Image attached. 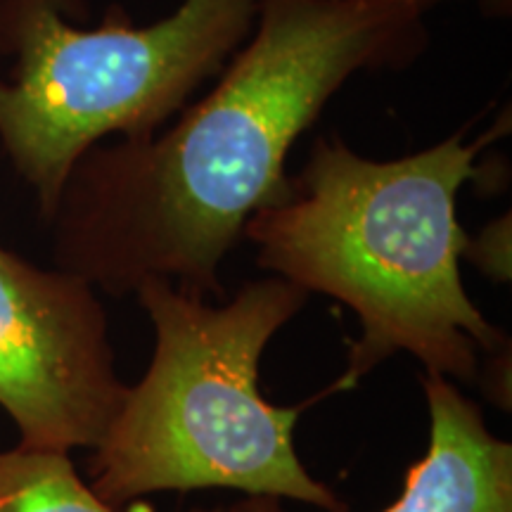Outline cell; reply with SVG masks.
Instances as JSON below:
<instances>
[{"instance_id":"cell-1","label":"cell","mask_w":512,"mask_h":512,"mask_svg":"<svg viewBox=\"0 0 512 512\" xmlns=\"http://www.w3.org/2000/svg\"><path fill=\"white\" fill-rule=\"evenodd\" d=\"M441 0H259L252 34L202 100L150 136L95 145L48 223L55 264L112 297L166 280L226 299L221 266L285 195L287 155L358 72L403 69Z\"/></svg>"},{"instance_id":"cell-2","label":"cell","mask_w":512,"mask_h":512,"mask_svg":"<svg viewBox=\"0 0 512 512\" xmlns=\"http://www.w3.org/2000/svg\"><path fill=\"white\" fill-rule=\"evenodd\" d=\"M508 128L505 112L477 138L460 128L392 162L320 136L285 195L247 221L259 268L356 313L361 337L337 392L401 351L427 375L472 384L482 356L510 342L465 292L460 261L470 235L456 216L460 188L479 171L477 155Z\"/></svg>"},{"instance_id":"cell-3","label":"cell","mask_w":512,"mask_h":512,"mask_svg":"<svg viewBox=\"0 0 512 512\" xmlns=\"http://www.w3.org/2000/svg\"><path fill=\"white\" fill-rule=\"evenodd\" d=\"M133 294L155 328V351L93 448L95 494L117 508L150 494L233 489L349 512L294 446L313 401L280 408L259 387L266 347L309 294L278 275L249 280L219 304L155 278Z\"/></svg>"},{"instance_id":"cell-4","label":"cell","mask_w":512,"mask_h":512,"mask_svg":"<svg viewBox=\"0 0 512 512\" xmlns=\"http://www.w3.org/2000/svg\"><path fill=\"white\" fill-rule=\"evenodd\" d=\"M74 0H0V143L50 219L74 164L110 136H150L221 74L252 34L259 0H183L136 27L114 5L95 29L62 12Z\"/></svg>"},{"instance_id":"cell-5","label":"cell","mask_w":512,"mask_h":512,"mask_svg":"<svg viewBox=\"0 0 512 512\" xmlns=\"http://www.w3.org/2000/svg\"><path fill=\"white\" fill-rule=\"evenodd\" d=\"M126 389L95 287L0 245V408L17 425L19 444L95 448Z\"/></svg>"},{"instance_id":"cell-6","label":"cell","mask_w":512,"mask_h":512,"mask_svg":"<svg viewBox=\"0 0 512 512\" xmlns=\"http://www.w3.org/2000/svg\"><path fill=\"white\" fill-rule=\"evenodd\" d=\"M430 444L382 512H512V446L448 377H422ZM223 512H285L280 498L245 496Z\"/></svg>"},{"instance_id":"cell-7","label":"cell","mask_w":512,"mask_h":512,"mask_svg":"<svg viewBox=\"0 0 512 512\" xmlns=\"http://www.w3.org/2000/svg\"><path fill=\"white\" fill-rule=\"evenodd\" d=\"M0 512H117L76 472L69 453L15 446L0 451ZM190 512H223L195 508Z\"/></svg>"},{"instance_id":"cell-8","label":"cell","mask_w":512,"mask_h":512,"mask_svg":"<svg viewBox=\"0 0 512 512\" xmlns=\"http://www.w3.org/2000/svg\"><path fill=\"white\" fill-rule=\"evenodd\" d=\"M463 259L496 285L510 283L512 275V226L510 211L489 221L475 238H467Z\"/></svg>"},{"instance_id":"cell-9","label":"cell","mask_w":512,"mask_h":512,"mask_svg":"<svg viewBox=\"0 0 512 512\" xmlns=\"http://www.w3.org/2000/svg\"><path fill=\"white\" fill-rule=\"evenodd\" d=\"M512 344L505 342L491 354H484L486 361H479L477 380L484 399L496 408L510 413L512 408Z\"/></svg>"}]
</instances>
